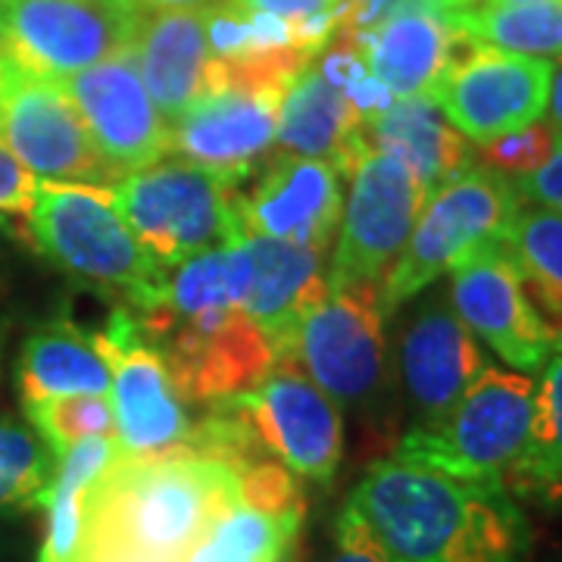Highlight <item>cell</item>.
<instances>
[{"mask_svg": "<svg viewBox=\"0 0 562 562\" xmlns=\"http://www.w3.org/2000/svg\"><path fill=\"white\" fill-rule=\"evenodd\" d=\"M553 63L506 54L465 35L457 57L431 88V101L462 138L491 144L543 120Z\"/></svg>", "mask_w": 562, "mask_h": 562, "instance_id": "cell-12", "label": "cell"}, {"mask_svg": "<svg viewBox=\"0 0 562 562\" xmlns=\"http://www.w3.org/2000/svg\"><path fill=\"white\" fill-rule=\"evenodd\" d=\"M254 276L244 294V313L260 325L276 347V357L288 353L297 325L328 294V262L322 250L301 244L247 235Z\"/></svg>", "mask_w": 562, "mask_h": 562, "instance_id": "cell-22", "label": "cell"}, {"mask_svg": "<svg viewBox=\"0 0 562 562\" xmlns=\"http://www.w3.org/2000/svg\"><path fill=\"white\" fill-rule=\"evenodd\" d=\"M353 41L362 47L369 72L394 98H416L431 94L465 35L441 13L416 0H401L379 25Z\"/></svg>", "mask_w": 562, "mask_h": 562, "instance_id": "cell-20", "label": "cell"}, {"mask_svg": "<svg viewBox=\"0 0 562 562\" xmlns=\"http://www.w3.org/2000/svg\"><path fill=\"white\" fill-rule=\"evenodd\" d=\"M519 206L522 198L513 181L484 166H472L457 179L443 181L435 194H428L401 260L384 279V313L391 316L401 303L431 288L482 244L503 238Z\"/></svg>", "mask_w": 562, "mask_h": 562, "instance_id": "cell-6", "label": "cell"}, {"mask_svg": "<svg viewBox=\"0 0 562 562\" xmlns=\"http://www.w3.org/2000/svg\"><path fill=\"white\" fill-rule=\"evenodd\" d=\"M557 150V135L543 120L525 125L519 132H509L503 138L491 140L479 147V160L484 169L497 172L503 179H522L528 172H535L547 157Z\"/></svg>", "mask_w": 562, "mask_h": 562, "instance_id": "cell-34", "label": "cell"}, {"mask_svg": "<svg viewBox=\"0 0 562 562\" xmlns=\"http://www.w3.org/2000/svg\"><path fill=\"white\" fill-rule=\"evenodd\" d=\"M303 509L269 513L238 503L213 525L184 562H279L301 531Z\"/></svg>", "mask_w": 562, "mask_h": 562, "instance_id": "cell-30", "label": "cell"}, {"mask_svg": "<svg viewBox=\"0 0 562 562\" xmlns=\"http://www.w3.org/2000/svg\"><path fill=\"white\" fill-rule=\"evenodd\" d=\"M401 0H344V22L341 32L344 38H360L362 32H369L397 7Z\"/></svg>", "mask_w": 562, "mask_h": 562, "instance_id": "cell-38", "label": "cell"}, {"mask_svg": "<svg viewBox=\"0 0 562 562\" xmlns=\"http://www.w3.org/2000/svg\"><path fill=\"white\" fill-rule=\"evenodd\" d=\"M382 284L338 281L306 313L281 357H294L306 379L338 406H369L387 382Z\"/></svg>", "mask_w": 562, "mask_h": 562, "instance_id": "cell-7", "label": "cell"}, {"mask_svg": "<svg viewBox=\"0 0 562 562\" xmlns=\"http://www.w3.org/2000/svg\"><path fill=\"white\" fill-rule=\"evenodd\" d=\"M482 3H531V0H482Z\"/></svg>", "mask_w": 562, "mask_h": 562, "instance_id": "cell-44", "label": "cell"}, {"mask_svg": "<svg viewBox=\"0 0 562 562\" xmlns=\"http://www.w3.org/2000/svg\"><path fill=\"white\" fill-rule=\"evenodd\" d=\"M260 447L303 482L328 484L344 457L338 403L306 379L294 357H276L272 372L254 391L228 397Z\"/></svg>", "mask_w": 562, "mask_h": 562, "instance_id": "cell-10", "label": "cell"}, {"mask_svg": "<svg viewBox=\"0 0 562 562\" xmlns=\"http://www.w3.org/2000/svg\"><path fill=\"white\" fill-rule=\"evenodd\" d=\"M144 10L135 0H0V41L20 72L60 81L128 50Z\"/></svg>", "mask_w": 562, "mask_h": 562, "instance_id": "cell-8", "label": "cell"}, {"mask_svg": "<svg viewBox=\"0 0 562 562\" xmlns=\"http://www.w3.org/2000/svg\"><path fill=\"white\" fill-rule=\"evenodd\" d=\"M57 457L35 431L0 419V513L41 509L54 479Z\"/></svg>", "mask_w": 562, "mask_h": 562, "instance_id": "cell-31", "label": "cell"}, {"mask_svg": "<svg viewBox=\"0 0 562 562\" xmlns=\"http://www.w3.org/2000/svg\"><path fill=\"white\" fill-rule=\"evenodd\" d=\"M238 503V472L191 447L157 457H120L88 491L79 547L184 562Z\"/></svg>", "mask_w": 562, "mask_h": 562, "instance_id": "cell-2", "label": "cell"}, {"mask_svg": "<svg viewBox=\"0 0 562 562\" xmlns=\"http://www.w3.org/2000/svg\"><path fill=\"white\" fill-rule=\"evenodd\" d=\"M535 419V382L487 366L441 419L413 425L394 457L465 482H506Z\"/></svg>", "mask_w": 562, "mask_h": 562, "instance_id": "cell-4", "label": "cell"}, {"mask_svg": "<svg viewBox=\"0 0 562 562\" xmlns=\"http://www.w3.org/2000/svg\"><path fill=\"white\" fill-rule=\"evenodd\" d=\"M362 138L372 150L401 160L425 194H435L443 181L479 166L472 140H465L431 101V94L394 98V103L362 122Z\"/></svg>", "mask_w": 562, "mask_h": 562, "instance_id": "cell-24", "label": "cell"}, {"mask_svg": "<svg viewBox=\"0 0 562 562\" xmlns=\"http://www.w3.org/2000/svg\"><path fill=\"white\" fill-rule=\"evenodd\" d=\"M250 13H266L294 25L301 44L316 57L338 38L344 22V0H235Z\"/></svg>", "mask_w": 562, "mask_h": 562, "instance_id": "cell-33", "label": "cell"}, {"mask_svg": "<svg viewBox=\"0 0 562 562\" xmlns=\"http://www.w3.org/2000/svg\"><path fill=\"white\" fill-rule=\"evenodd\" d=\"M503 244L519 266L535 306L562 335V216L522 201L503 232Z\"/></svg>", "mask_w": 562, "mask_h": 562, "instance_id": "cell-29", "label": "cell"}, {"mask_svg": "<svg viewBox=\"0 0 562 562\" xmlns=\"http://www.w3.org/2000/svg\"><path fill=\"white\" fill-rule=\"evenodd\" d=\"M503 487L519 501L562 506V338L535 384V419L525 453Z\"/></svg>", "mask_w": 562, "mask_h": 562, "instance_id": "cell-27", "label": "cell"}, {"mask_svg": "<svg viewBox=\"0 0 562 562\" xmlns=\"http://www.w3.org/2000/svg\"><path fill=\"white\" fill-rule=\"evenodd\" d=\"M72 562H150L138 560V557H125V553H113V550H98V547H79Z\"/></svg>", "mask_w": 562, "mask_h": 562, "instance_id": "cell-40", "label": "cell"}, {"mask_svg": "<svg viewBox=\"0 0 562 562\" xmlns=\"http://www.w3.org/2000/svg\"><path fill=\"white\" fill-rule=\"evenodd\" d=\"M276 144L284 154L331 162L344 179H350L360 160L366 147L362 116L322 76L316 60L306 63L281 94Z\"/></svg>", "mask_w": 562, "mask_h": 562, "instance_id": "cell-23", "label": "cell"}, {"mask_svg": "<svg viewBox=\"0 0 562 562\" xmlns=\"http://www.w3.org/2000/svg\"><path fill=\"white\" fill-rule=\"evenodd\" d=\"M428 194L401 160L362 147L350 172L335 254L328 262V284L375 281L382 284L401 260Z\"/></svg>", "mask_w": 562, "mask_h": 562, "instance_id": "cell-9", "label": "cell"}, {"mask_svg": "<svg viewBox=\"0 0 562 562\" xmlns=\"http://www.w3.org/2000/svg\"><path fill=\"white\" fill-rule=\"evenodd\" d=\"M513 188L525 203H538L562 216V140H557V150L535 172L513 179Z\"/></svg>", "mask_w": 562, "mask_h": 562, "instance_id": "cell-37", "label": "cell"}, {"mask_svg": "<svg viewBox=\"0 0 562 562\" xmlns=\"http://www.w3.org/2000/svg\"><path fill=\"white\" fill-rule=\"evenodd\" d=\"M250 176V191L238 188L241 238L262 235L325 254L341 222V172L325 160L284 154L257 166Z\"/></svg>", "mask_w": 562, "mask_h": 562, "instance_id": "cell-18", "label": "cell"}, {"mask_svg": "<svg viewBox=\"0 0 562 562\" xmlns=\"http://www.w3.org/2000/svg\"><path fill=\"white\" fill-rule=\"evenodd\" d=\"M353 509L387 562H525L531 525L497 482H465L397 457L369 465Z\"/></svg>", "mask_w": 562, "mask_h": 562, "instance_id": "cell-1", "label": "cell"}, {"mask_svg": "<svg viewBox=\"0 0 562 562\" xmlns=\"http://www.w3.org/2000/svg\"><path fill=\"white\" fill-rule=\"evenodd\" d=\"M328 562H387L382 543L372 535L369 522L353 509V503H344L341 516L335 522V550Z\"/></svg>", "mask_w": 562, "mask_h": 562, "instance_id": "cell-35", "label": "cell"}, {"mask_svg": "<svg viewBox=\"0 0 562 562\" xmlns=\"http://www.w3.org/2000/svg\"><path fill=\"white\" fill-rule=\"evenodd\" d=\"M462 35L506 54L560 60L562 57V0L531 3H475L457 16H447Z\"/></svg>", "mask_w": 562, "mask_h": 562, "instance_id": "cell-28", "label": "cell"}, {"mask_svg": "<svg viewBox=\"0 0 562 562\" xmlns=\"http://www.w3.org/2000/svg\"><path fill=\"white\" fill-rule=\"evenodd\" d=\"M447 297L469 331L519 372H541L562 338L531 301L503 238L482 244L450 269Z\"/></svg>", "mask_w": 562, "mask_h": 562, "instance_id": "cell-14", "label": "cell"}, {"mask_svg": "<svg viewBox=\"0 0 562 562\" xmlns=\"http://www.w3.org/2000/svg\"><path fill=\"white\" fill-rule=\"evenodd\" d=\"M254 262L247 244H222L213 250H203L191 260L169 266L160 288L132 310L140 331L157 328L166 322L188 319L210 310L241 306L244 294L250 288Z\"/></svg>", "mask_w": 562, "mask_h": 562, "instance_id": "cell-25", "label": "cell"}, {"mask_svg": "<svg viewBox=\"0 0 562 562\" xmlns=\"http://www.w3.org/2000/svg\"><path fill=\"white\" fill-rule=\"evenodd\" d=\"M0 144L41 181L116 184L79 110L57 81L13 72L0 91Z\"/></svg>", "mask_w": 562, "mask_h": 562, "instance_id": "cell-15", "label": "cell"}, {"mask_svg": "<svg viewBox=\"0 0 562 562\" xmlns=\"http://www.w3.org/2000/svg\"><path fill=\"white\" fill-rule=\"evenodd\" d=\"M113 188V184H110ZM106 184L41 181L29 210L32 241L50 262L76 279L122 294V306L147 301L169 266L154 260L122 222Z\"/></svg>", "mask_w": 562, "mask_h": 562, "instance_id": "cell-3", "label": "cell"}, {"mask_svg": "<svg viewBox=\"0 0 562 562\" xmlns=\"http://www.w3.org/2000/svg\"><path fill=\"white\" fill-rule=\"evenodd\" d=\"M113 203L140 247L162 266L241 241L238 179L184 160H157L125 172Z\"/></svg>", "mask_w": 562, "mask_h": 562, "instance_id": "cell-5", "label": "cell"}, {"mask_svg": "<svg viewBox=\"0 0 562 562\" xmlns=\"http://www.w3.org/2000/svg\"><path fill=\"white\" fill-rule=\"evenodd\" d=\"M184 403H220L254 391L276 366V347L244 306L210 310L147 328Z\"/></svg>", "mask_w": 562, "mask_h": 562, "instance_id": "cell-11", "label": "cell"}, {"mask_svg": "<svg viewBox=\"0 0 562 562\" xmlns=\"http://www.w3.org/2000/svg\"><path fill=\"white\" fill-rule=\"evenodd\" d=\"M106 166L125 176L169 154V122L147 94L132 47L57 81Z\"/></svg>", "mask_w": 562, "mask_h": 562, "instance_id": "cell-16", "label": "cell"}, {"mask_svg": "<svg viewBox=\"0 0 562 562\" xmlns=\"http://www.w3.org/2000/svg\"><path fill=\"white\" fill-rule=\"evenodd\" d=\"M25 416L54 457L88 438H116V413L110 394H66L25 403Z\"/></svg>", "mask_w": 562, "mask_h": 562, "instance_id": "cell-32", "label": "cell"}, {"mask_svg": "<svg viewBox=\"0 0 562 562\" xmlns=\"http://www.w3.org/2000/svg\"><path fill=\"white\" fill-rule=\"evenodd\" d=\"M94 341L113 372L110 401L122 457H157L188 447L194 419L169 379L162 353L144 338L132 310L116 306L110 322L94 331Z\"/></svg>", "mask_w": 562, "mask_h": 562, "instance_id": "cell-13", "label": "cell"}, {"mask_svg": "<svg viewBox=\"0 0 562 562\" xmlns=\"http://www.w3.org/2000/svg\"><path fill=\"white\" fill-rule=\"evenodd\" d=\"M147 10H179V7H206L213 0H135Z\"/></svg>", "mask_w": 562, "mask_h": 562, "instance_id": "cell-42", "label": "cell"}, {"mask_svg": "<svg viewBox=\"0 0 562 562\" xmlns=\"http://www.w3.org/2000/svg\"><path fill=\"white\" fill-rule=\"evenodd\" d=\"M132 54L162 120H179L206 91L213 63L206 38V7L144 10L132 38Z\"/></svg>", "mask_w": 562, "mask_h": 562, "instance_id": "cell-21", "label": "cell"}, {"mask_svg": "<svg viewBox=\"0 0 562 562\" xmlns=\"http://www.w3.org/2000/svg\"><path fill=\"white\" fill-rule=\"evenodd\" d=\"M281 94L279 85H210L179 120L169 122V154L241 181L276 144Z\"/></svg>", "mask_w": 562, "mask_h": 562, "instance_id": "cell-17", "label": "cell"}, {"mask_svg": "<svg viewBox=\"0 0 562 562\" xmlns=\"http://www.w3.org/2000/svg\"><path fill=\"white\" fill-rule=\"evenodd\" d=\"M13 72H16V66L7 57V47H3V41H0V91H3L7 81L13 79Z\"/></svg>", "mask_w": 562, "mask_h": 562, "instance_id": "cell-43", "label": "cell"}, {"mask_svg": "<svg viewBox=\"0 0 562 562\" xmlns=\"http://www.w3.org/2000/svg\"><path fill=\"white\" fill-rule=\"evenodd\" d=\"M487 366V353L457 316L450 297L431 294L403 328L397 347V369L406 401L416 409V425L441 419Z\"/></svg>", "mask_w": 562, "mask_h": 562, "instance_id": "cell-19", "label": "cell"}, {"mask_svg": "<svg viewBox=\"0 0 562 562\" xmlns=\"http://www.w3.org/2000/svg\"><path fill=\"white\" fill-rule=\"evenodd\" d=\"M38 176L22 166L7 144H0V216H29L38 198Z\"/></svg>", "mask_w": 562, "mask_h": 562, "instance_id": "cell-36", "label": "cell"}, {"mask_svg": "<svg viewBox=\"0 0 562 562\" xmlns=\"http://www.w3.org/2000/svg\"><path fill=\"white\" fill-rule=\"evenodd\" d=\"M113 372L94 331L72 319H50L29 335L20 357L22 406L66 394H110Z\"/></svg>", "mask_w": 562, "mask_h": 562, "instance_id": "cell-26", "label": "cell"}, {"mask_svg": "<svg viewBox=\"0 0 562 562\" xmlns=\"http://www.w3.org/2000/svg\"><path fill=\"white\" fill-rule=\"evenodd\" d=\"M279 562H294V553H291V550H288V553H284V557H281Z\"/></svg>", "mask_w": 562, "mask_h": 562, "instance_id": "cell-45", "label": "cell"}, {"mask_svg": "<svg viewBox=\"0 0 562 562\" xmlns=\"http://www.w3.org/2000/svg\"><path fill=\"white\" fill-rule=\"evenodd\" d=\"M543 116H547V125L553 128L557 140H562V57L560 66H557L553 76H550V94H547V110H543Z\"/></svg>", "mask_w": 562, "mask_h": 562, "instance_id": "cell-39", "label": "cell"}, {"mask_svg": "<svg viewBox=\"0 0 562 562\" xmlns=\"http://www.w3.org/2000/svg\"><path fill=\"white\" fill-rule=\"evenodd\" d=\"M422 7H428V10H435V13H441V16H457L462 10H472L479 0H416Z\"/></svg>", "mask_w": 562, "mask_h": 562, "instance_id": "cell-41", "label": "cell"}]
</instances>
